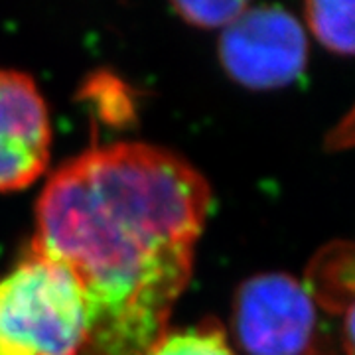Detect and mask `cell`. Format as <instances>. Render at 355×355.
<instances>
[{"label":"cell","instance_id":"cell-1","mask_svg":"<svg viewBox=\"0 0 355 355\" xmlns=\"http://www.w3.org/2000/svg\"><path fill=\"white\" fill-rule=\"evenodd\" d=\"M207 180L160 146H93L51 174L30 247L69 268L87 304L83 355H146L193 270Z\"/></svg>","mask_w":355,"mask_h":355},{"label":"cell","instance_id":"cell-2","mask_svg":"<svg viewBox=\"0 0 355 355\" xmlns=\"http://www.w3.org/2000/svg\"><path fill=\"white\" fill-rule=\"evenodd\" d=\"M85 294L62 263L28 247L0 279V355H83Z\"/></svg>","mask_w":355,"mask_h":355},{"label":"cell","instance_id":"cell-3","mask_svg":"<svg viewBox=\"0 0 355 355\" xmlns=\"http://www.w3.org/2000/svg\"><path fill=\"white\" fill-rule=\"evenodd\" d=\"M231 336L239 355H331L316 304L302 282L284 272L254 275L237 288Z\"/></svg>","mask_w":355,"mask_h":355},{"label":"cell","instance_id":"cell-4","mask_svg":"<svg viewBox=\"0 0 355 355\" xmlns=\"http://www.w3.org/2000/svg\"><path fill=\"white\" fill-rule=\"evenodd\" d=\"M219 62L227 76L254 91L296 81L308 64L302 24L279 6H251L223 30Z\"/></svg>","mask_w":355,"mask_h":355},{"label":"cell","instance_id":"cell-5","mask_svg":"<svg viewBox=\"0 0 355 355\" xmlns=\"http://www.w3.org/2000/svg\"><path fill=\"white\" fill-rule=\"evenodd\" d=\"M48 105L34 79L0 69V191L32 186L50 164Z\"/></svg>","mask_w":355,"mask_h":355},{"label":"cell","instance_id":"cell-6","mask_svg":"<svg viewBox=\"0 0 355 355\" xmlns=\"http://www.w3.org/2000/svg\"><path fill=\"white\" fill-rule=\"evenodd\" d=\"M304 291L312 302L330 314L343 316L354 310V247L336 241L312 259L306 270Z\"/></svg>","mask_w":355,"mask_h":355},{"label":"cell","instance_id":"cell-7","mask_svg":"<svg viewBox=\"0 0 355 355\" xmlns=\"http://www.w3.org/2000/svg\"><path fill=\"white\" fill-rule=\"evenodd\" d=\"M146 355H239L221 322L205 318L196 326L168 330Z\"/></svg>","mask_w":355,"mask_h":355},{"label":"cell","instance_id":"cell-8","mask_svg":"<svg viewBox=\"0 0 355 355\" xmlns=\"http://www.w3.org/2000/svg\"><path fill=\"white\" fill-rule=\"evenodd\" d=\"M354 2H306V24L324 48L349 55L354 51Z\"/></svg>","mask_w":355,"mask_h":355},{"label":"cell","instance_id":"cell-9","mask_svg":"<svg viewBox=\"0 0 355 355\" xmlns=\"http://www.w3.org/2000/svg\"><path fill=\"white\" fill-rule=\"evenodd\" d=\"M172 8L188 24L202 28V30H216L227 28L233 20H237L247 8L249 2H174Z\"/></svg>","mask_w":355,"mask_h":355},{"label":"cell","instance_id":"cell-10","mask_svg":"<svg viewBox=\"0 0 355 355\" xmlns=\"http://www.w3.org/2000/svg\"><path fill=\"white\" fill-rule=\"evenodd\" d=\"M89 99L97 103L101 116L109 123H123L132 116V103L127 93H123V83L114 77H91L87 83Z\"/></svg>","mask_w":355,"mask_h":355}]
</instances>
